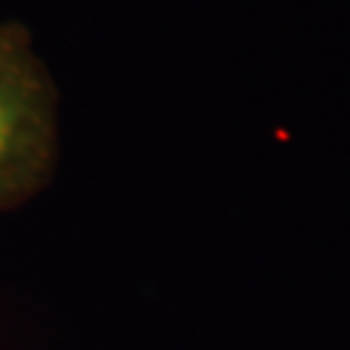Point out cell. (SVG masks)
<instances>
[{"instance_id": "cell-1", "label": "cell", "mask_w": 350, "mask_h": 350, "mask_svg": "<svg viewBox=\"0 0 350 350\" xmlns=\"http://www.w3.org/2000/svg\"><path fill=\"white\" fill-rule=\"evenodd\" d=\"M60 156V91L18 21L0 24V213L47 187Z\"/></svg>"}]
</instances>
